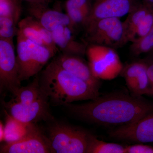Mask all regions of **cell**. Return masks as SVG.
Wrapping results in <instances>:
<instances>
[{
	"mask_svg": "<svg viewBox=\"0 0 153 153\" xmlns=\"http://www.w3.org/2000/svg\"><path fill=\"white\" fill-rule=\"evenodd\" d=\"M17 41V63L22 82L38 74L55 55L47 47L26 38L19 30Z\"/></svg>",
	"mask_w": 153,
	"mask_h": 153,
	"instance_id": "3957f363",
	"label": "cell"
},
{
	"mask_svg": "<svg viewBox=\"0 0 153 153\" xmlns=\"http://www.w3.org/2000/svg\"><path fill=\"white\" fill-rule=\"evenodd\" d=\"M111 137L138 143H153V112L133 123L121 126L109 132Z\"/></svg>",
	"mask_w": 153,
	"mask_h": 153,
	"instance_id": "30bf717a",
	"label": "cell"
},
{
	"mask_svg": "<svg viewBox=\"0 0 153 153\" xmlns=\"http://www.w3.org/2000/svg\"><path fill=\"white\" fill-rule=\"evenodd\" d=\"M140 3V0H91V11L85 27L99 19L124 16Z\"/></svg>",
	"mask_w": 153,
	"mask_h": 153,
	"instance_id": "4fadbf2b",
	"label": "cell"
},
{
	"mask_svg": "<svg viewBox=\"0 0 153 153\" xmlns=\"http://www.w3.org/2000/svg\"><path fill=\"white\" fill-rule=\"evenodd\" d=\"M131 43L130 52L132 56L138 57L149 53L153 49V28L144 36Z\"/></svg>",
	"mask_w": 153,
	"mask_h": 153,
	"instance_id": "44dd1931",
	"label": "cell"
},
{
	"mask_svg": "<svg viewBox=\"0 0 153 153\" xmlns=\"http://www.w3.org/2000/svg\"><path fill=\"white\" fill-rule=\"evenodd\" d=\"M18 27L26 38L36 44L45 47L37 27V21L34 18L29 16L24 18L19 22Z\"/></svg>",
	"mask_w": 153,
	"mask_h": 153,
	"instance_id": "ffe728a7",
	"label": "cell"
},
{
	"mask_svg": "<svg viewBox=\"0 0 153 153\" xmlns=\"http://www.w3.org/2000/svg\"><path fill=\"white\" fill-rule=\"evenodd\" d=\"M127 42H132L153 28V8L140 3L123 22Z\"/></svg>",
	"mask_w": 153,
	"mask_h": 153,
	"instance_id": "8fae6325",
	"label": "cell"
},
{
	"mask_svg": "<svg viewBox=\"0 0 153 153\" xmlns=\"http://www.w3.org/2000/svg\"><path fill=\"white\" fill-rule=\"evenodd\" d=\"M46 4H29L27 12L41 25L50 32L60 26H67L73 33L75 32V26L66 13L57 10L49 8Z\"/></svg>",
	"mask_w": 153,
	"mask_h": 153,
	"instance_id": "5bb4252c",
	"label": "cell"
},
{
	"mask_svg": "<svg viewBox=\"0 0 153 153\" xmlns=\"http://www.w3.org/2000/svg\"><path fill=\"white\" fill-rule=\"evenodd\" d=\"M53 39L57 48L63 54L82 57L86 54L88 45L74 38L70 28L60 26L52 32Z\"/></svg>",
	"mask_w": 153,
	"mask_h": 153,
	"instance_id": "2e32d148",
	"label": "cell"
},
{
	"mask_svg": "<svg viewBox=\"0 0 153 153\" xmlns=\"http://www.w3.org/2000/svg\"><path fill=\"white\" fill-rule=\"evenodd\" d=\"M53 153H85L89 133L80 128L55 123L48 129Z\"/></svg>",
	"mask_w": 153,
	"mask_h": 153,
	"instance_id": "5b68a950",
	"label": "cell"
},
{
	"mask_svg": "<svg viewBox=\"0 0 153 153\" xmlns=\"http://www.w3.org/2000/svg\"><path fill=\"white\" fill-rule=\"evenodd\" d=\"M13 96L11 100L21 104L32 103L46 96L41 90L37 74L33 82L27 86L20 87Z\"/></svg>",
	"mask_w": 153,
	"mask_h": 153,
	"instance_id": "e0dca14e",
	"label": "cell"
},
{
	"mask_svg": "<svg viewBox=\"0 0 153 153\" xmlns=\"http://www.w3.org/2000/svg\"><path fill=\"white\" fill-rule=\"evenodd\" d=\"M1 153H53L48 137L34 123H28L25 136L16 142L6 143L1 146Z\"/></svg>",
	"mask_w": 153,
	"mask_h": 153,
	"instance_id": "ba28073f",
	"label": "cell"
},
{
	"mask_svg": "<svg viewBox=\"0 0 153 153\" xmlns=\"http://www.w3.org/2000/svg\"><path fill=\"white\" fill-rule=\"evenodd\" d=\"M48 98L46 96L28 104H21L10 100L4 102L10 114L25 123H34L41 121H52L54 118L49 112Z\"/></svg>",
	"mask_w": 153,
	"mask_h": 153,
	"instance_id": "9c48e42d",
	"label": "cell"
},
{
	"mask_svg": "<svg viewBox=\"0 0 153 153\" xmlns=\"http://www.w3.org/2000/svg\"><path fill=\"white\" fill-rule=\"evenodd\" d=\"M18 24L10 17L0 16V39L13 41L19 32Z\"/></svg>",
	"mask_w": 153,
	"mask_h": 153,
	"instance_id": "603a6c76",
	"label": "cell"
},
{
	"mask_svg": "<svg viewBox=\"0 0 153 153\" xmlns=\"http://www.w3.org/2000/svg\"><path fill=\"white\" fill-rule=\"evenodd\" d=\"M121 74L131 94L137 97H153L152 87L147 72V64L145 60L134 61L123 68Z\"/></svg>",
	"mask_w": 153,
	"mask_h": 153,
	"instance_id": "7c38bea8",
	"label": "cell"
},
{
	"mask_svg": "<svg viewBox=\"0 0 153 153\" xmlns=\"http://www.w3.org/2000/svg\"><path fill=\"white\" fill-rule=\"evenodd\" d=\"M147 57L146 59L153 60V49L149 53H148Z\"/></svg>",
	"mask_w": 153,
	"mask_h": 153,
	"instance_id": "f1b7e54d",
	"label": "cell"
},
{
	"mask_svg": "<svg viewBox=\"0 0 153 153\" xmlns=\"http://www.w3.org/2000/svg\"><path fill=\"white\" fill-rule=\"evenodd\" d=\"M21 0H0V16L10 17L19 24L22 15Z\"/></svg>",
	"mask_w": 153,
	"mask_h": 153,
	"instance_id": "7402d4cb",
	"label": "cell"
},
{
	"mask_svg": "<svg viewBox=\"0 0 153 153\" xmlns=\"http://www.w3.org/2000/svg\"><path fill=\"white\" fill-rule=\"evenodd\" d=\"M126 153H153V147L142 144L127 146Z\"/></svg>",
	"mask_w": 153,
	"mask_h": 153,
	"instance_id": "cb8c5ba5",
	"label": "cell"
},
{
	"mask_svg": "<svg viewBox=\"0 0 153 153\" xmlns=\"http://www.w3.org/2000/svg\"><path fill=\"white\" fill-rule=\"evenodd\" d=\"M86 153H126V146L100 140L89 134Z\"/></svg>",
	"mask_w": 153,
	"mask_h": 153,
	"instance_id": "d6986e66",
	"label": "cell"
},
{
	"mask_svg": "<svg viewBox=\"0 0 153 153\" xmlns=\"http://www.w3.org/2000/svg\"><path fill=\"white\" fill-rule=\"evenodd\" d=\"M27 2L29 4H49V0H21Z\"/></svg>",
	"mask_w": 153,
	"mask_h": 153,
	"instance_id": "484cf974",
	"label": "cell"
},
{
	"mask_svg": "<svg viewBox=\"0 0 153 153\" xmlns=\"http://www.w3.org/2000/svg\"><path fill=\"white\" fill-rule=\"evenodd\" d=\"M4 126L3 125L2 123L1 122V124H0V141L1 142L4 141Z\"/></svg>",
	"mask_w": 153,
	"mask_h": 153,
	"instance_id": "4316f807",
	"label": "cell"
},
{
	"mask_svg": "<svg viewBox=\"0 0 153 153\" xmlns=\"http://www.w3.org/2000/svg\"><path fill=\"white\" fill-rule=\"evenodd\" d=\"M91 100L64 106L80 119L104 126L127 125L153 112V101L132 94L111 93Z\"/></svg>",
	"mask_w": 153,
	"mask_h": 153,
	"instance_id": "6da1fadb",
	"label": "cell"
},
{
	"mask_svg": "<svg viewBox=\"0 0 153 153\" xmlns=\"http://www.w3.org/2000/svg\"><path fill=\"white\" fill-rule=\"evenodd\" d=\"M54 60L63 69L99 90L100 79L94 76L88 64L81 57L62 53Z\"/></svg>",
	"mask_w": 153,
	"mask_h": 153,
	"instance_id": "9a60e30c",
	"label": "cell"
},
{
	"mask_svg": "<svg viewBox=\"0 0 153 153\" xmlns=\"http://www.w3.org/2000/svg\"><path fill=\"white\" fill-rule=\"evenodd\" d=\"M21 86L13 41L0 39V91L13 95Z\"/></svg>",
	"mask_w": 153,
	"mask_h": 153,
	"instance_id": "52a82bcc",
	"label": "cell"
},
{
	"mask_svg": "<svg viewBox=\"0 0 153 153\" xmlns=\"http://www.w3.org/2000/svg\"><path fill=\"white\" fill-rule=\"evenodd\" d=\"M145 61L147 64V72L148 76L152 87L153 91V60L145 59Z\"/></svg>",
	"mask_w": 153,
	"mask_h": 153,
	"instance_id": "d4e9b609",
	"label": "cell"
},
{
	"mask_svg": "<svg viewBox=\"0 0 153 153\" xmlns=\"http://www.w3.org/2000/svg\"><path fill=\"white\" fill-rule=\"evenodd\" d=\"M39 83L44 95L55 105L92 100L99 96V89L63 69L55 60L42 72Z\"/></svg>",
	"mask_w": 153,
	"mask_h": 153,
	"instance_id": "7a4b0ae2",
	"label": "cell"
},
{
	"mask_svg": "<svg viewBox=\"0 0 153 153\" xmlns=\"http://www.w3.org/2000/svg\"><path fill=\"white\" fill-rule=\"evenodd\" d=\"M141 2L153 8V0H140Z\"/></svg>",
	"mask_w": 153,
	"mask_h": 153,
	"instance_id": "83f0119b",
	"label": "cell"
},
{
	"mask_svg": "<svg viewBox=\"0 0 153 153\" xmlns=\"http://www.w3.org/2000/svg\"><path fill=\"white\" fill-rule=\"evenodd\" d=\"M84 29L87 45H100L115 49L127 43L123 22L120 18L99 19L88 24Z\"/></svg>",
	"mask_w": 153,
	"mask_h": 153,
	"instance_id": "277c9868",
	"label": "cell"
},
{
	"mask_svg": "<svg viewBox=\"0 0 153 153\" xmlns=\"http://www.w3.org/2000/svg\"><path fill=\"white\" fill-rule=\"evenodd\" d=\"M6 114L4 141L6 143L17 141L25 136L27 133L28 123L18 120L7 113Z\"/></svg>",
	"mask_w": 153,
	"mask_h": 153,
	"instance_id": "ac0fdd59",
	"label": "cell"
},
{
	"mask_svg": "<svg viewBox=\"0 0 153 153\" xmlns=\"http://www.w3.org/2000/svg\"><path fill=\"white\" fill-rule=\"evenodd\" d=\"M86 54L88 65L94 76L98 79H111L123 69L115 49L97 45H88Z\"/></svg>",
	"mask_w": 153,
	"mask_h": 153,
	"instance_id": "8992f818",
	"label": "cell"
}]
</instances>
